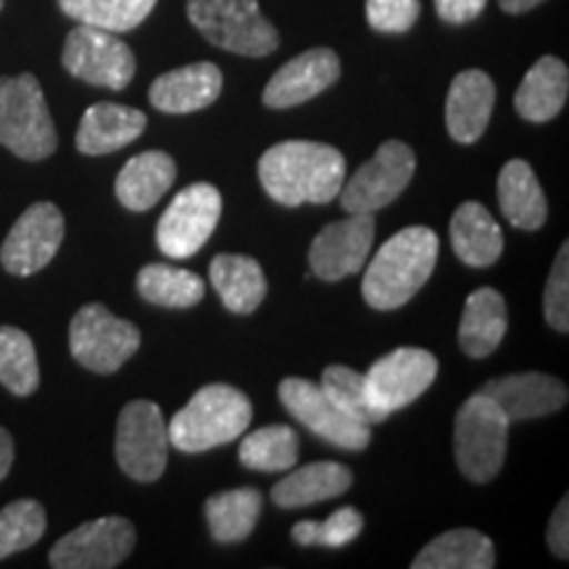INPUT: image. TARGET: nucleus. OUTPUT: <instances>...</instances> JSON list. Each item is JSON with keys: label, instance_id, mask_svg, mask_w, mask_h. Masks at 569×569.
<instances>
[{"label": "nucleus", "instance_id": "obj_16", "mask_svg": "<svg viewBox=\"0 0 569 569\" xmlns=\"http://www.w3.org/2000/svg\"><path fill=\"white\" fill-rule=\"evenodd\" d=\"M375 243V213H348L327 224L309 248L311 272L325 282L346 280L367 267Z\"/></svg>", "mask_w": 569, "mask_h": 569}, {"label": "nucleus", "instance_id": "obj_35", "mask_svg": "<svg viewBox=\"0 0 569 569\" xmlns=\"http://www.w3.org/2000/svg\"><path fill=\"white\" fill-rule=\"evenodd\" d=\"M327 390V396L338 403L346 415H351L353 419H359L361 425L372 427L386 422L390 417L388 411H382L377 403L372 401V393H369L367 377L361 372H356L351 367L343 365H330L325 367L322 372V382H319Z\"/></svg>", "mask_w": 569, "mask_h": 569}, {"label": "nucleus", "instance_id": "obj_28", "mask_svg": "<svg viewBox=\"0 0 569 569\" xmlns=\"http://www.w3.org/2000/svg\"><path fill=\"white\" fill-rule=\"evenodd\" d=\"M209 277L217 296L232 315H253L267 296L264 269L251 256L219 253L211 259Z\"/></svg>", "mask_w": 569, "mask_h": 569}, {"label": "nucleus", "instance_id": "obj_3", "mask_svg": "<svg viewBox=\"0 0 569 569\" xmlns=\"http://www.w3.org/2000/svg\"><path fill=\"white\" fill-rule=\"evenodd\" d=\"M253 419L251 398L243 390L213 382L196 390L188 407H182L167 425L169 446L182 453H203L232 443L248 430Z\"/></svg>", "mask_w": 569, "mask_h": 569}, {"label": "nucleus", "instance_id": "obj_36", "mask_svg": "<svg viewBox=\"0 0 569 569\" xmlns=\"http://www.w3.org/2000/svg\"><path fill=\"white\" fill-rule=\"evenodd\" d=\"M46 507L34 498H19V501L0 509V559L32 549L46 536Z\"/></svg>", "mask_w": 569, "mask_h": 569}, {"label": "nucleus", "instance_id": "obj_10", "mask_svg": "<svg viewBox=\"0 0 569 569\" xmlns=\"http://www.w3.org/2000/svg\"><path fill=\"white\" fill-rule=\"evenodd\" d=\"M222 219V193L209 182L182 188L156 224V243L169 259H190L209 243Z\"/></svg>", "mask_w": 569, "mask_h": 569}, {"label": "nucleus", "instance_id": "obj_17", "mask_svg": "<svg viewBox=\"0 0 569 569\" xmlns=\"http://www.w3.org/2000/svg\"><path fill=\"white\" fill-rule=\"evenodd\" d=\"M340 80V59L332 48H311V51L298 53L284 67H280L267 82L264 101L267 109L282 111L301 106L311 98L322 96Z\"/></svg>", "mask_w": 569, "mask_h": 569}, {"label": "nucleus", "instance_id": "obj_33", "mask_svg": "<svg viewBox=\"0 0 569 569\" xmlns=\"http://www.w3.org/2000/svg\"><path fill=\"white\" fill-rule=\"evenodd\" d=\"M159 0H59V9L77 24L106 32H130L151 17Z\"/></svg>", "mask_w": 569, "mask_h": 569}, {"label": "nucleus", "instance_id": "obj_44", "mask_svg": "<svg viewBox=\"0 0 569 569\" xmlns=\"http://www.w3.org/2000/svg\"><path fill=\"white\" fill-rule=\"evenodd\" d=\"M3 3H6V0H0V11H3Z\"/></svg>", "mask_w": 569, "mask_h": 569}, {"label": "nucleus", "instance_id": "obj_12", "mask_svg": "<svg viewBox=\"0 0 569 569\" xmlns=\"http://www.w3.org/2000/svg\"><path fill=\"white\" fill-rule=\"evenodd\" d=\"M277 396L298 422L309 427L317 438L327 440L330 446L343 448V451H365L372 443L369 427L346 415L319 382L303 380V377H284L277 388Z\"/></svg>", "mask_w": 569, "mask_h": 569}, {"label": "nucleus", "instance_id": "obj_27", "mask_svg": "<svg viewBox=\"0 0 569 569\" xmlns=\"http://www.w3.org/2000/svg\"><path fill=\"white\" fill-rule=\"evenodd\" d=\"M509 327L507 298L496 288H480L469 293L459 322V346L469 359H486L501 346Z\"/></svg>", "mask_w": 569, "mask_h": 569}, {"label": "nucleus", "instance_id": "obj_14", "mask_svg": "<svg viewBox=\"0 0 569 569\" xmlns=\"http://www.w3.org/2000/svg\"><path fill=\"white\" fill-rule=\"evenodd\" d=\"M67 222L56 203H32L0 246V264L13 277H32L46 269L59 253Z\"/></svg>", "mask_w": 569, "mask_h": 569}, {"label": "nucleus", "instance_id": "obj_32", "mask_svg": "<svg viewBox=\"0 0 569 569\" xmlns=\"http://www.w3.org/2000/svg\"><path fill=\"white\" fill-rule=\"evenodd\" d=\"M298 432L288 425H267L248 432L240 443V465L253 472H288L298 461Z\"/></svg>", "mask_w": 569, "mask_h": 569}, {"label": "nucleus", "instance_id": "obj_19", "mask_svg": "<svg viewBox=\"0 0 569 569\" xmlns=\"http://www.w3.org/2000/svg\"><path fill=\"white\" fill-rule=\"evenodd\" d=\"M496 106V84L482 69H465L453 77L446 96V130L461 146L486 134Z\"/></svg>", "mask_w": 569, "mask_h": 569}, {"label": "nucleus", "instance_id": "obj_37", "mask_svg": "<svg viewBox=\"0 0 569 569\" xmlns=\"http://www.w3.org/2000/svg\"><path fill=\"white\" fill-rule=\"evenodd\" d=\"M365 530V517L359 509L343 507L332 511L325 522H298L290 536L298 546H327V549H343L353 543L359 532Z\"/></svg>", "mask_w": 569, "mask_h": 569}, {"label": "nucleus", "instance_id": "obj_23", "mask_svg": "<svg viewBox=\"0 0 569 569\" xmlns=\"http://www.w3.org/2000/svg\"><path fill=\"white\" fill-rule=\"evenodd\" d=\"M569 96V69L557 56L538 59L519 82L515 92V109L525 122L543 124L559 117Z\"/></svg>", "mask_w": 569, "mask_h": 569}, {"label": "nucleus", "instance_id": "obj_21", "mask_svg": "<svg viewBox=\"0 0 569 569\" xmlns=\"http://www.w3.org/2000/svg\"><path fill=\"white\" fill-rule=\"evenodd\" d=\"M148 117L122 103H92L77 127V151L82 156H106L122 151L146 132Z\"/></svg>", "mask_w": 569, "mask_h": 569}, {"label": "nucleus", "instance_id": "obj_11", "mask_svg": "<svg viewBox=\"0 0 569 569\" xmlns=\"http://www.w3.org/2000/svg\"><path fill=\"white\" fill-rule=\"evenodd\" d=\"M61 63L71 77L106 90H124L138 69L132 48L119 40L117 32L98 30L90 24L74 27L67 34Z\"/></svg>", "mask_w": 569, "mask_h": 569}, {"label": "nucleus", "instance_id": "obj_34", "mask_svg": "<svg viewBox=\"0 0 569 569\" xmlns=\"http://www.w3.org/2000/svg\"><path fill=\"white\" fill-rule=\"evenodd\" d=\"M0 386L21 398L40 388V365L32 338L11 325H0Z\"/></svg>", "mask_w": 569, "mask_h": 569}, {"label": "nucleus", "instance_id": "obj_31", "mask_svg": "<svg viewBox=\"0 0 569 569\" xmlns=\"http://www.w3.org/2000/svg\"><path fill=\"white\" fill-rule=\"evenodd\" d=\"M134 284L142 301L163 306V309H193L206 296L201 277L172 264H146Z\"/></svg>", "mask_w": 569, "mask_h": 569}, {"label": "nucleus", "instance_id": "obj_42", "mask_svg": "<svg viewBox=\"0 0 569 569\" xmlns=\"http://www.w3.org/2000/svg\"><path fill=\"white\" fill-rule=\"evenodd\" d=\"M13 467V440L11 432L6 427H0V482L6 480V475L11 472Z\"/></svg>", "mask_w": 569, "mask_h": 569}, {"label": "nucleus", "instance_id": "obj_15", "mask_svg": "<svg viewBox=\"0 0 569 569\" xmlns=\"http://www.w3.org/2000/svg\"><path fill=\"white\" fill-rule=\"evenodd\" d=\"M367 386L372 401L388 415L415 403L438 377V359L425 348L403 346L369 367Z\"/></svg>", "mask_w": 569, "mask_h": 569}, {"label": "nucleus", "instance_id": "obj_13", "mask_svg": "<svg viewBox=\"0 0 569 569\" xmlns=\"http://www.w3.org/2000/svg\"><path fill=\"white\" fill-rule=\"evenodd\" d=\"M134 525L124 517H98L59 538L48 553L56 569H113L134 549Z\"/></svg>", "mask_w": 569, "mask_h": 569}, {"label": "nucleus", "instance_id": "obj_4", "mask_svg": "<svg viewBox=\"0 0 569 569\" xmlns=\"http://www.w3.org/2000/svg\"><path fill=\"white\" fill-rule=\"evenodd\" d=\"M0 146L24 161H42L59 148L51 109L38 77H0Z\"/></svg>", "mask_w": 569, "mask_h": 569}, {"label": "nucleus", "instance_id": "obj_8", "mask_svg": "<svg viewBox=\"0 0 569 569\" xmlns=\"http://www.w3.org/2000/svg\"><path fill=\"white\" fill-rule=\"evenodd\" d=\"M417 172V156L401 140H388L367 163L356 169L340 188V206L346 213H375L396 201L409 188Z\"/></svg>", "mask_w": 569, "mask_h": 569}, {"label": "nucleus", "instance_id": "obj_24", "mask_svg": "<svg viewBox=\"0 0 569 569\" xmlns=\"http://www.w3.org/2000/svg\"><path fill=\"white\" fill-rule=\"evenodd\" d=\"M290 472V469H288ZM353 486V472L338 461H311L298 467L272 488V501L280 509H303L311 503L343 496Z\"/></svg>", "mask_w": 569, "mask_h": 569}, {"label": "nucleus", "instance_id": "obj_20", "mask_svg": "<svg viewBox=\"0 0 569 569\" xmlns=\"http://www.w3.org/2000/svg\"><path fill=\"white\" fill-rule=\"evenodd\" d=\"M222 69L211 61H198L167 71L159 80H153L148 101L161 113H193L209 109L222 96Z\"/></svg>", "mask_w": 569, "mask_h": 569}, {"label": "nucleus", "instance_id": "obj_40", "mask_svg": "<svg viewBox=\"0 0 569 569\" xmlns=\"http://www.w3.org/2000/svg\"><path fill=\"white\" fill-rule=\"evenodd\" d=\"M486 6L488 0H436V11L440 21H446V24H453V27L475 21L482 11H486Z\"/></svg>", "mask_w": 569, "mask_h": 569}, {"label": "nucleus", "instance_id": "obj_25", "mask_svg": "<svg viewBox=\"0 0 569 569\" xmlns=\"http://www.w3.org/2000/svg\"><path fill=\"white\" fill-rule=\"evenodd\" d=\"M498 206L511 227L536 232L549 219V203L528 161L511 159L498 174Z\"/></svg>", "mask_w": 569, "mask_h": 569}, {"label": "nucleus", "instance_id": "obj_41", "mask_svg": "<svg viewBox=\"0 0 569 569\" xmlns=\"http://www.w3.org/2000/svg\"><path fill=\"white\" fill-rule=\"evenodd\" d=\"M546 538H549V549L553 557L557 559L569 557V501L567 498H561L559 507L553 509Z\"/></svg>", "mask_w": 569, "mask_h": 569}, {"label": "nucleus", "instance_id": "obj_26", "mask_svg": "<svg viewBox=\"0 0 569 569\" xmlns=\"http://www.w3.org/2000/svg\"><path fill=\"white\" fill-rule=\"evenodd\" d=\"M451 246L461 264L486 269L501 259L503 232L486 206L467 201L451 217Z\"/></svg>", "mask_w": 569, "mask_h": 569}, {"label": "nucleus", "instance_id": "obj_7", "mask_svg": "<svg viewBox=\"0 0 569 569\" xmlns=\"http://www.w3.org/2000/svg\"><path fill=\"white\" fill-rule=\"evenodd\" d=\"M140 330L113 317L103 303H88L69 322V351L96 375H113L138 353Z\"/></svg>", "mask_w": 569, "mask_h": 569}, {"label": "nucleus", "instance_id": "obj_9", "mask_svg": "<svg viewBox=\"0 0 569 569\" xmlns=\"http://www.w3.org/2000/svg\"><path fill=\"white\" fill-rule=\"evenodd\" d=\"M113 453L127 478L156 482L167 469L169 432L163 411L153 401H130L117 419Z\"/></svg>", "mask_w": 569, "mask_h": 569}, {"label": "nucleus", "instance_id": "obj_30", "mask_svg": "<svg viewBox=\"0 0 569 569\" xmlns=\"http://www.w3.org/2000/svg\"><path fill=\"white\" fill-rule=\"evenodd\" d=\"M264 498L256 488H234L213 493L206 501V522L217 543H240L256 530Z\"/></svg>", "mask_w": 569, "mask_h": 569}, {"label": "nucleus", "instance_id": "obj_38", "mask_svg": "<svg viewBox=\"0 0 569 569\" xmlns=\"http://www.w3.org/2000/svg\"><path fill=\"white\" fill-rule=\"evenodd\" d=\"M543 315L553 330L569 332V246L559 248L557 259H553L551 274L546 280L543 293Z\"/></svg>", "mask_w": 569, "mask_h": 569}, {"label": "nucleus", "instance_id": "obj_43", "mask_svg": "<svg viewBox=\"0 0 569 569\" xmlns=\"http://www.w3.org/2000/svg\"><path fill=\"white\" fill-rule=\"evenodd\" d=\"M540 3H546V0H498L501 11L511 13V17H519V13H528L532 9H538Z\"/></svg>", "mask_w": 569, "mask_h": 569}, {"label": "nucleus", "instance_id": "obj_39", "mask_svg": "<svg viewBox=\"0 0 569 569\" xmlns=\"http://www.w3.org/2000/svg\"><path fill=\"white\" fill-rule=\"evenodd\" d=\"M419 0H367V21L375 32L403 34L417 24Z\"/></svg>", "mask_w": 569, "mask_h": 569}, {"label": "nucleus", "instance_id": "obj_29", "mask_svg": "<svg viewBox=\"0 0 569 569\" xmlns=\"http://www.w3.org/2000/svg\"><path fill=\"white\" fill-rule=\"evenodd\" d=\"M415 569H493L496 549L490 538L480 530L457 528L432 538L417 559Z\"/></svg>", "mask_w": 569, "mask_h": 569}, {"label": "nucleus", "instance_id": "obj_6", "mask_svg": "<svg viewBox=\"0 0 569 569\" xmlns=\"http://www.w3.org/2000/svg\"><path fill=\"white\" fill-rule=\"evenodd\" d=\"M511 422L501 407L486 393L469 396L453 422V453L467 480L490 482L507 459Z\"/></svg>", "mask_w": 569, "mask_h": 569}, {"label": "nucleus", "instance_id": "obj_2", "mask_svg": "<svg viewBox=\"0 0 569 569\" xmlns=\"http://www.w3.org/2000/svg\"><path fill=\"white\" fill-rule=\"evenodd\" d=\"M440 251L438 234L430 227H403L382 243L365 269L361 296L377 311H393L409 303L425 288Z\"/></svg>", "mask_w": 569, "mask_h": 569}, {"label": "nucleus", "instance_id": "obj_22", "mask_svg": "<svg viewBox=\"0 0 569 569\" xmlns=\"http://www.w3.org/2000/svg\"><path fill=\"white\" fill-rule=\"evenodd\" d=\"M177 163L167 151H142L124 163L113 182L117 201L130 211H148L169 193Z\"/></svg>", "mask_w": 569, "mask_h": 569}, {"label": "nucleus", "instance_id": "obj_1", "mask_svg": "<svg viewBox=\"0 0 569 569\" xmlns=\"http://www.w3.org/2000/svg\"><path fill=\"white\" fill-rule=\"evenodd\" d=\"M259 182L280 206L330 203L346 182V159L327 142L284 140L259 159Z\"/></svg>", "mask_w": 569, "mask_h": 569}, {"label": "nucleus", "instance_id": "obj_18", "mask_svg": "<svg viewBox=\"0 0 569 569\" xmlns=\"http://www.w3.org/2000/svg\"><path fill=\"white\" fill-rule=\"evenodd\" d=\"M480 393L501 407L509 422H528V419L549 417L567 403V386L559 377L543 372H522L496 377L486 382Z\"/></svg>", "mask_w": 569, "mask_h": 569}, {"label": "nucleus", "instance_id": "obj_5", "mask_svg": "<svg viewBox=\"0 0 569 569\" xmlns=\"http://www.w3.org/2000/svg\"><path fill=\"white\" fill-rule=\"evenodd\" d=\"M188 19L227 53L264 59L280 48V32L261 13L259 0H188Z\"/></svg>", "mask_w": 569, "mask_h": 569}]
</instances>
